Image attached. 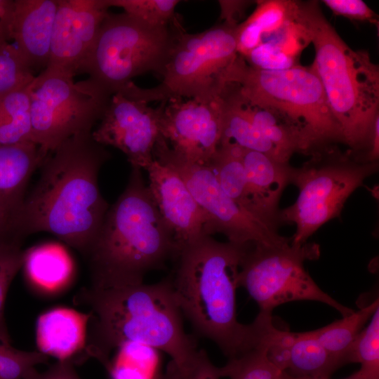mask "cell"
Instances as JSON below:
<instances>
[{"mask_svg":"<svg viewBox=\"0 0 379 379\" xmlns=\"http://www.w3.org/2000/svg\"><path fill=\"white\" fill-rule=\"evenodd\" d=\"M91 133L67 138L46 156L13 220V234L22 239L48 232L87 256L109 206L98 174L110 154Z\"/></svg>","mask_w":379,"mask_h":379,"instance_id":"cell-1","label":"cell"},{"mask_svg":"<svg viewBox=\"0 0 379 379\" xmlns=\"http://www.w3.org/2000/svg\"><path fill=\"white\" fill-rule=\"evenodd\" d=\"M74 299L76 304L89 308L84 353L105 368L111 352L126 343L164 352L178 365L198 350L185 331L171 276L152 284L84 288Z\"/></svg>","mask_w":379,"mask_h":379,"instance_id":"cell-2","label":"cell"},{"mask_svg":"<svg viewBox=\"0 0 379 379\" xmlns=\"http://www.w3.org/2000/svg\"><path fill=\"white\" fill-rule=\"evenodd\" d=\"M250 246L220 242L204 234L178 253L170 275L182 316L228 359L258 345L266 326L261 316L250 324L237 317L239 267Z\"/></svg>","mask_w":379,"mask_h":379,"instance_id":"cell-3","label":"cell"},{"mask_svg":"<svg viewBox=\"0 0 379 379\" xmlns=\"http://www.w3.org/2000/svg\"><path fill=\"white\" fill-rule=\"evenodd\" d=\"M141 170L132 167L128 184L109 206L87 255L91 287L118 288L143 283L177 248Z\"/></svg>","mask_w":379,"mask_h":379,"instance_id":"cell-4","label":"cell"},{"mask_svg":"<svg viewBox=\"0 0 379 379\" xmlns=\"http://www.w3.org/2000/svg\"><path fill=\"white\" fill-rule=\"evenodd\" d=\"M295 20L314 47L313 66L344 144L363 160L379 115V69L368 53L351 48L328 21L317 1H297Z\"/></svg>","mask_w":379,"mask_h":379,"instance_id":"cell-5","label":"cell"},{"mask_svg":"<svg viewBox=\"0 0 379 379\" xmlns=\"http://www.w3.org/2000/svg\"><path fill=\"white\" fill-rule=\"evenodd\" d=\"M227 82L244 102L268 109L284 121L294 133L300 153L311 157L344 144L312 65L266 71L248 65L239 55Z\"/></svg>","mask_w":379,"mask_h":379,"instance_id":"cell-6","label":"cell"},{"mask_svg":"<svg viewBox=\"0 0 379 379\" xmlns=\"http://www.w3.org/2000/svg\"><path fill=\"white\" fill-rule=\"evenodd\" d=\"M236 27L223 22L188 34L181 26L159 74L160 83L141 88L131 81L119 91L147 104L178 99L209 100L222 96L229 86L230 69L239 55Z\"/></svg>","mask_w":379,"mask_h":379,"instance_id":"cell-7","label":"cell"},{"mask_svg":"<svg viewBox=\"0 0 379 379\" xmlns=\"http://www.w3.org/2000/svg\"><path fill=\"white\" fill-rule=\"evenodd\" d=\"M180 27L177 19L167 26H152L124 12H109L77 74H88L112 94L137 76L159 75Z\"/></svg>","mask_w":379,"mask_h":379,"instance_id":"cell-8","label":"cell"},{"mask_svg":"<svg viewBox=\"0 0 379 379\" xmlns=\"http://www.w3.org/2000/svg\"><path fill=\"white\" fill-rule=\"evenodd\" d=\"M378 171V162L358 161L349 149L342 153L336 146L294 168L291 184L298 188V197L279 213L280 223L295 225L291 243H307L320 227L338 217L352 193Z\"/></svg>","mask_w":379,"mask_h":379,"instance_id":"cell-9","label":"cell"},{"mask_svg":"<svg viewBox=\"0 0 379 379\" xmlns=\"http://www.w3.org/2000/svg\"><path fill=\"white\" fill-rule=\"evenodd\" d=\"M34 142L45 157L67 138L92 132L112 93L95 80L74 81V76L46 67L29 86Z\"/></svg>","mask_w":379,"mask_h":379,"instance_id":"cell-10","label":"cell"},{"mask_svg":"<svg viewBox=\"0 0 379 379\" xmlns=\"http://www.w3.org/2000/svg\"><path fill=\"white\" fill-rule=\"evenodd\" d=\"M319 256L315 244L295 245L290 241L278 246L251 245L240 264L238 286L246 289L260 312H272L289 302L312 300L334 308L343 317L352 313L321 290L306 271L305 261Z\"/></svg>","mask_w":379,"mask_h":379,"instance_id":"cell-11","label":"cell"},{"mask_svg":"<svg viewBox=\"0 0 379 379\" xmlns=\"http://www.w3.org/2000/svg\"><path fill=\"white\" fill-rule=\"evenodd\" d=\"M154 157L177 172L187 185L204 213L205 234L220 233L240 245L278 246L291 241L238 206L222 190L209 166L187 164L166 154Z\"/></svg>","mask_w":379,"mask_h":379,"instance_id":"cell-12","label":"cell"},{"mask_svg":"<svg viewBox=\"0 0 379 379\" xmlns=\"http://www.w3.org/2000/svg\"><path fill=\"white\" fill-rule=\"evenodd\" d=\"M161 103L159 135L154 154H166L190 164L208 165L222 138L223 96Z\"/></svg>","mask_w":379,"mask_h":379,"instance_id":"cell-13","label":"cell"},{"mask_svg":"<svg viewBox=\"0 0 379 379\" xmlns=\"http://www.w3.org/2000/svg\"><path fill=\"white\" fill-rule=\"evenodd\" d=\"M162 103L154 108L119 91L112 95L92 137L124 152L132 167L145 170L154 159Z\"/></svg>","mask_w":379,"mask_h":379,"instance_id":"cell-14","label":"cell"},{"mask_svg":"<svg viewBox=\"0 0 379 379\" xmlns=\"http://www.w3.org/2000/svg\"><path fill=\"white\" fill-rule=\"evenodd\" d=\"M109 8L107 0H58L46 67L77 74Z\"/></svg>","mask_w":379,"mask_h":379,"instance_id":"cell-15","label":"cell"},{"mask_svg":"<svg viewBox=\"0 0 379 379\" xmlns=\"http://www.w3.org/2000/svg\"><path fill=\"white\" fill-rule=\"evenodd\" d=\"M145 170L157 208L173 234L178 255L205 234L204 213L182 178L173 169L154 159Z\"/></svg>","mask_w":379,"mask_h":379,"instance_id":"cell-16","label":"cell"},{"mask_svg":"<svg viewBox=\"0 0 379 379\" xmlns=\"http://www.w3.org/2000/svg\"><path fill=\"white\" fill-rule=\"evenodd\" d=\"M243 161L246 177V210L255 220L277 231L280 198L291 184L294 167L244 148Z\"/></svg>","mask_w":379,"mask_h":379,"instance_id":"cell-17","label":"cell"},{"mask_svg":"<svg viewBox=\"0 0 379 379\" xmlns=\"http://www.w3.org/2000/svg\"><path fill=\"white\" fill-rule=\"evenodd\" d=\"M58 0H14L11 39L34 72L50 58Z\"/></svg>","mask_w":379,"mask_h":379,"instance_id":"cell-18","label":"cell"},{"mask_svg":"<svg viewBox=\"0 0 379 379\" xmlns=\"http://www.w3.org/2000/svg\"><path fill=\"white\" fill-rule=\"evenodd\" d=\"M267 354L281 371L293 377H323L340 367L310 331L294 333L274 325L267 335Z\"/></svg>","mask_w":379,"mask_h":379,"instance_id":"cell-19","label":"cell"},{"mask_svg":"<svg viewBox=\"0 0 379 379\" xmlns=\"http://www.w3.org/2000/svg\"><path fill=\"white\" fill-rule=\"evenodd\" d=\"M45 158L32 142L0 144V225L11 233V226L26 197L29 180Z\"/></svg>","mask_w":379,"mask_h":379,"instance_id":"cell-20","label":"cell"},{"mask_svg":"<svg viewBox=\"0 0 379 379\" xmlns=\"http://www.w3.org/2000/svg\"><path fill=\"white\" fill-rule=\"evenodd\" d=\"M89 314L67 307L51 309L36 321L39 351L58 361L72 360L84 352Z\"/></svg>","mask_w":379,"mask_h":379,"instance_id":"cell-21","label":"cell"},{"mask_svg":"<svg viewBox=\"0 0 379 379\" xmlns=\"http://www.w3.org/2000/svg\"><path fill=\"white\" fill-rule=\"evenodd\" d=\"M22 268L32 284L46 292L65 288L74 271L71 257L56 243L42 244L25 250Z\"/></svg>","mask_w":379,"mask_h":379,"instance_id":"cell-22","label":"cell"},{"mask_svg":"<svg viewBox=\"0 0 379 379\" xmlns=\"http://www.w3.org/2000/svg\"><path fill=\"white\" fill-rule=\"evenodd\" d=\"M297 1H257L252 14L236 27L238 55L246 56L286 22L295 19Z\"/></svg>","mask_w":379,"mask_h":379,"instance_id":"cell-23","label":"cell"},{"mask_svg":"<svg viewBox=\"0 0 379 379\" xmlns=\"http://www.w3.org/2000/svg\"><path fill=\"white\" fill-rule=\"evenodd\" d=\"M222 96L224 114L221 140H230L244 149L265 154L281 163H289L253 124L231 85Z\"/></svg>","mask_w":379,"mask_h":379,"instance_id":"cell-24","label":"cell"},{"mask_svg":"<svg viewBox=\"0 0 379 379\" xmlns=\"http://www.w3.org/2000/svg\"><path fill=\"white\" fill-rule=\"evenodd\" d=\"M378 307L377 298L343 319L310 333L342 366L347 364L346 356L350 346Z\"/></svg>","mask_w":379,"mask_h":379,"instance_id":"cell-25","label":"cell"},{"mask_svg":"<svg viewBox=\"0 0 379 379\" xmlns=\"http://www.w3.org/2000/svg\"><path fill=\"white\" fill-rule=\"evenodd\" d=\"M225 193L246 212V177L243 148L222 140L208 165Z\"/></svg>","mask_w":379,"mask_h":379,"instance_id":"cell-26","label":"cell"},{"mask_svg":"<svg viewBox=\"0 0 379 379\" xmlns=\"http://www.w3.org/2000/svg\"><path fill=\"white\" fill-rule=\"evenodd\" d=\"M29 85L0 95V144L34 142L29 112Z\"/></svg>","mask_w":379,"mask_h":379,"instance_id":"cell-27","label":"cell"},{"mask_svg":"<svg viewBox=\"0 0 379 379\" xmlns=\"http://www.w3.org/2000/svg\"><path fill=\"white\" fill-rule=\"evenodd\" d=\"M106 368L111 379H156L159 372L157 350L137 343H126L117 350Z\"/></svg>","mask_w":379,"mask_h":379,"instance_id":"cell-28","label":"cell"},{"mask_svg":"<svg viewBox=\"0 0 379 379\" xmlns=\"http://www.w3.org/2000/svg\"><path fill=\"white\" fill-rule=\"evenodd\" d=\"M267 332L257 346L228 359L227 364L221 367L222 378L229 379L284 378V372L279 370L268 357Z\"/></svg>","mask_w":379,"mask_h":379,"instance_id":"cell-29","label":"cell"},{"mask_svg":"<svg viewBox=\"0 0 379 379\" xmlns=\"http://www.w3.org/2000/svg\"><path fill=\"white\" fill-rule=\"evenodd\" d=\"M239 98L253 124L274 145L287 162H289L294 153H300L294 133L284 121L270 110L249 105Z\"/></svg>","mask_w":379,"mask_h":379,"instance_id":"cell-30","label":"cell"},{"mask_svg":"<svg viewBox=\"0 0 379 379\" xmlns=\"http://www.w3.org/2000/svg\"><path fill=\"white\" fill-rule=\"evenodd\" d=\"M350 363H359V371L368 379H379V307L350 346L346 356Z\"/></svg>","mask_w":379,"mask_h":379,"instance_id":"cell-31","label":"cell"},{"mask_svg":"<svg viewBox=\"0 0 379 379\" xmlns=\"http://www.w3.org/2000/svg\"><path fill=\"white\" fill-rule=\"evenodd\" d=\"M21 239L13 234L0 239V340L6 344H11V340L4 319V305L9 286L22 267Z\"/></svg>","mask_w":379,"mask_h":379,"instance_id":"cell-32","label":"cell"},{"mask_svg":"<svg viewBox=\"0 0 379 379\" xmlns=\"http://www.w3.org/2000/svg\"><path fill=\"white\" fill-rule=\"evenodd\" d=\"M110 7L123 8L128 15L152 26H167L173 22L178 0H107Z\"/></svg>","mask_w":379,"mask_h":379,"instance_id":"cell-33","label":"cell"},{"mask_svg":"<svg viewBox=\"0 0 379 379\" xmlns=\"http://www.w3.org/2000/svg\"><path fill=\"white\" fill-rule=\"evenodd\" d=\"M34 77L13 44H0V95L28 86Z\"/></svg>","mask_w":379,"mask_h":379,"instance_id":"cell-34","label":"cell"},{"mask_svg":"<svg viewBox=\"0 0 379 379\" xmlns=\"http://www.w3.org/2000/svg\"><path fill=\"white\" fill-rule=\"evenodd\" d=\"M48 361V357L39 351L16 350L0 340V379H22L28 369Z\"/></svg>","mask_w":379,"mask_h":379,"instance_id":"cell-35","label":"cell"},{"mask_svg":"<svg viewBox=\"0 0 379 379\" xmlns=\"http://www.w3.org/2000/svg\"><path fill=\"white\" fill-rule=\"evenodd\" d=\"M174 367L175 379H220L221 367L215 366L204 350H198L186 363L178 365L171 360Z\"/></svg>","mask_w":379,"mask_h":379,"instance_id":"cell-36","label":"cell"},{"mask_svg":"<svg viewBox=\"0 0 379 379\" xmlns=\"http://www.w3.org/2000/svg\"><path fill=\"white\" fill-rule=\"evenodd\" d=\"M322 2L336 15L378 25V15L361 0H324Z\"/></svg>","mask_w":379,"mask_h":379,"instance_id":"cell-37","label":"cell"},{"mask_svg":"<svg viewBox=\"0 0 379 379\" xmlns=\"http://www.w3.org/2000/svg\"><path fill=\"white\" fill-rule=\"evenodd\" d=\"M73 364L72 360L58 361L43 373L32 367L26 371L22 379H80Z\"/></svg>","mask_w":379,"mask_h":379,"instance_id":"cell-38","label":"cell"},{"mask_svg":"<svg viewBox=\"0 0 379 379\" xmlns=\"http://www.w3.org/2000/svg\"><path fill=\"white\" fill-rule=\"evenodd\" d=\"M221 15L224 23L230 26H237L238 20L241 17L245 9L250 4L247 1H219Z\"/></svg>","mask_w":379,"mask_h":379,"instance_id":"cell-39","label":"cell"},{"mask_svg":"<svg viewBox=\"0 0 379 379\" xmlns=\"http://www.w3.org/2000/svg\"><path fill=\"white\" fill-rule=\"evenodd\" d=\"M14 0H0V44L11 40Z\"/></svg>","mask_w":379,"mask_h":379,"instance_id":"cell-40","label":"cell"},{"mask_svg":"<svg viewBox=\"0 0 379 379\" xmlns=\"http://www.w3.org/2000/svg\"><path fill=\"white\" fill-rule=\"evenodd\" d=\"M156 379H175L174 367L171 361L168 363L165 373H161Z\"/></svg>","mask_w":379,"mask_h":379,"instance_id":"cell-41","label":"cell"},{"mask_svg":"<svg viewBox=\"0 0 379 379\" xmlns=\"http://www.w3.org/2000/svg\"><path fill=\"white\" fill-rule=\"evenodd\" d=\"M284 379H330V378H323V377H293L288 375L287 373H284Z\"/></svg>","mask_w":379,"mask_h":379,"instance_id":"cell-42","label":"cell"},{"mask_svg":"<svg viewBox=\"0 0 379 379\" xmlns=\"http://www.w3.org/2000/svg\"><path fill=\"white\" fill-rule=\"evenodd\" d=\"M11 234H13L0 225V239Z\"/></svg>","mask_w":379,"mask_h":379,"instance_id":"cell-43","label":"cell"},{"mask_svg":"<svg viewBox=\"0 0 379 379\" xmlns=\"http://www.w3.org/2000/svg\"><path fill=\"white\" fill-rule=\"evenodd\" d=\"M284 379V378H283Z\"/></svg>","mask_w":379,"mask_h":379,"instance_id":"cell-44","label":"cell"}]
</instances>
